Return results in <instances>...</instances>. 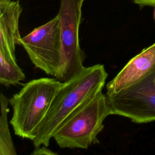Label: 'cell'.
Returning <instances> with one entry per match:
<instances>
[{"label":"cell","mask_w":155,"mask_h":155,"mask_svg":"<svg viewBox=\"0 0 155 155\" xmlns=\"http://www.w3.org/2000/svg\"><path fill=\"white\" fill-rule=\"evenodd\" d=\"M107 77L104 65L95 64L85 67L71 78L62 82L37 129L36 137L32 140L34 147H48L59 125L85 100L102 90Z\"/></svg>","instance_id":"6da1fadb"},{"label":"cell","mask_w":155,"mask_h":155,"mask_svg":"<svg viewBox=\"0 0 155 155\" xmlns=\"http://www.w3.org/2000/svg\"><path fill=\"white\" fill-rule=\"evenodd\" d=\"M111 114L102 90L91 96L76 108L59 125L53 138L62 148L87 149L98 143L104 120Z\"/></svg>","instance_id":"7a4b0ae2"},{"label":"cell","mask_w":155,"mask_h":155,"mask_svg":"<svg viewBox=\"0 0 155 155\" xmlns=\"http://www.w3.org/2000/svg\"><path fill=\"white\" fill-rule=\"evenodd\" d=\"M62 84L56 78L33 79L9 99L13 108L10 122L17 136L31 141L35 138L37 129Z\"/></svg>","instance_id":"3957f363"},{"label":"cell","mask_w":155,"mask_h":155,"mask_svg":"<svg viewBox=\"0 0 155 155\" xmlns=\"http://www.w3.org/2000/svg\"><path fill=\"white\" fill-rule=\"evenodd\" d=\"M85 0H61L58 14L61 41V62L55 78L64 82L85 67V54L81 48L79 29Z\"/></svg>","instance_id":"277c9868"},{"label":"cell","mask_w":155,"mask_h":155,"mask_svg":"<svg viewBox=\"0 0 155 155\" xmlns=\"http://www.w3.org/2000/svg\"><path fill=\"white\" fill-rule=\"evenodd\" d=\"M106 96L111 114L137 124L155 121V67L134 84Z\"/></svg>","instance_id":"5b68a950"},{"label":"cell","mask_w":155,"mask_h":155,"mask_svg":"<svg viewBox=\"0 0 155 155\" xmlns=\"http://www.w3.org/2000/svg\"><path fill=\"white\" fill-rule=\"evenodd\" d=\"M21 45L36 67L47 74L56 75L61 62L59 19L57 15L22 37Z\"/></svg>","instance_id":"8992f818"},{"label":"cell","mask_w":155,"mask_h":155,"mask_svg":"<svg viewBox=\"0 0 155 155\" xmlns=\"http://www.w3.org/2000/svg\"><path fill=\"white\" fill-rule=\"evenodd\" d=\"M155 67V43L131 58L106 85V94L117 93L134 84Z\"/></svg>","instance_id":"52a82bcc"},{"label":"cell","mask_w":155,"mask_h":155,"mask_svg":"<svg viewBox=\"0 0 155 155\" xmlns=\"http://www.w3.org/2000/svg\"><path fill=\"white\" fill-rule=\"evenodd\" d=\"M22 12L19 0H0V52L13 61L16 45H21L22 38L19 30Z\"/></svg>","instance_id":"ba28073f"},{"label":"cell","mask_w":155,"mask_h":155,"mask_svg":"<svg viewBox=\"0 0 155 155\" xmlns=\"http://www.w3.org/2000/svg\"><path fill=\"white\" fill-rule=\"evenodd\" d=\"M0 101V155H16L17 153L10 135L7 119L9 99L1 93Z\"/></svg>","instance_id":"9c48e42d"},{"label":"cell","mask_w":155,"mask_h":155,"mask_svg":"<svg viewBox=\"0 0 155 155\" xmlns=\"http://www.w3.org/2000/svg\"><path fill=\"white\" fill-rule=\"evenodd\" d=\"M25 79V75L18 65L16 61L7 58L0 52V83L8 87L19 84Z\"/></svg>","instance_id":"30bf717a"},{"label":"cell","mask_w":155,"mask_h":155,"mask_svg":"<svg viewBox=\"0 0 155 155\" xmlns=\"http://www.w3.org/2000/svg\"><path fill=\"white\" fill-rule=\"evenodd\" d=\"M48 147L41 145L35 147V150L31 153V155H56V153L51 151L48 148Z\"/></svg>","instance_id":"8fae6325"},{"label":"cell","mask_w":155,"mask_h":155,"mask_svg":"<svg viewBox=\"0 0 155 155\" xmlns=\"http://www.w3.org/2000/svg\"><path fill=\"white\" fill-rule=\"evenodd\" d=\"M135 4H138L140 7L143 6H154L155 0H132Z\"/></svg>","instance_id":"7c38bea8"},{"label":"cell","mask_w":155,"mask_h":155,"mask_svg":"<svg viewBox=\"0 0 155 155\" xmlns=\"http://www.w3.org/2000/svg\"><path fill=\"white\" fill-rule=\"evenodd\" d=\"M154 19H155V11H154Z\"/></svg>","instance_id":"4fadbf2b"}]
</instances>
